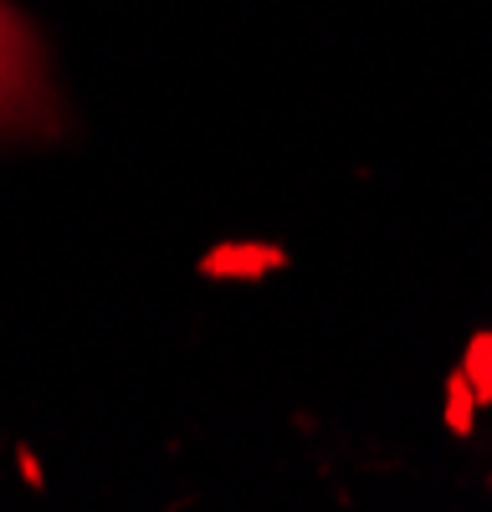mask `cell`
<instances>
[{
  "label": "cell",
  "instance_id": "cell-1",
  "mask_svg": "<svg viewBox=\"0 0 492 512\" xmlns=\"http://www.w3.org/2000/svg\"><path fill=\"white\" fill-rule=\"evenodd\" d=\"M62 128L67 113L52 88L47 41L11 0H0V139H57Z\"/></svg>",
  "mask_w": 492,
  "mask_h": 512
}]
</instances>
